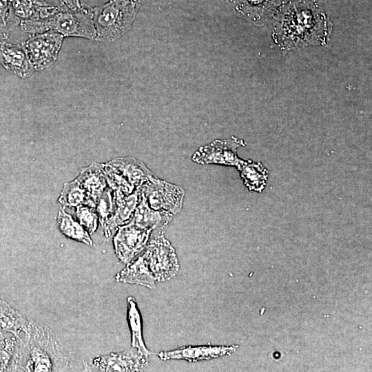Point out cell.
<instances>
[{
  "label": "cell",
  "mask_w": 372,
  "mask_h": 372,
  "mask_svg": "<svg viewBox=\"0 0 372 372\" xmlns=\"http://www.w3.org/2000/svg\"><path fill=\"white\" fill-rule=\"evenodd\" d=\"M272 38L283 51L327 44L333 23L318 1L287 0L272 17Z\"/></svg>",
  "instance_id": "cell-1"
},
{
  "label": "cell",
  "mask_w": 372,
  "mask_h": 372,
  "mask_svg": "<svg viewBox=\"0 0 372 372\" xmlns=\"http://www.w3.org/2000/svg\"><path fill=\"white\" fill-rule=\"evenodd\" d=\"M19 340L16 371L70 370V356L48 327L30 320L27 331L21 334Z\"/></svg>",
  "instance_id": "cell-2"
},
{
  "label": "cell",
  "mask_w": 372,
  "mask_h": 372,
  "mask_svg": "<svg viewBox=\"0 0 372 372\" xmlns=\"http://www.w3.org/2000/svg\"><path fill=\"white\" fill-rule=\"evenodd\" d=\"M91 8L86 4L82 10H72L59 6L58 10L50 17L21 21L19 25L24 32L31 34L54 30L64 37H77L96 40Z\"/></svg>",
  "instance_id": "cell-3"
},
{
  "label": "cell",
  "mask_w": 372,
  "mask_h": 372,
  "mask_svg": "<svg viewBox=\"0 0 372 372\" xmlns=\"http://www.w3.org/2000/svg\"><path fill=\"white\" fill-rule=\"evenodd\" d=\"M141 6V0H110L92 7L96 40L112 42L120 39L132 27Z\"/></svg>",
  "instance_id": "cell-4"
},
{
  "label": "cell",
  "mask_w": 372,
  "mask_h": 372,
  "mask_svg": "<svg viewBox=\"0 0 372 372\" xmlns=\"http://www.w3.org/2000/svg\"><path fill=\"white\" fill-rule=\"evenodd\" d=\"M184 195L181 187L154 176L141 187V196L152 209L172 216L180 210Z\"/></svg>",
  "instance_id": "cell-5"
},
{
  "label": "cell",
  "mask_w": 372,
  "mask_h": 372,
  "mask_svg": "<svg viewBox=\"0 0 372 372\" xmlns=\"http://www.w3.org/2000/svg\"><path fill=\"white\" fill-rule=\"evenodd\" d=\"M144 251L156 281H167L177 273L179 265L175 250L158 229Z\"/></svg>",
  "instance_id": "cell-6"
},
{
  "label": "cell",
  "mask_w": 372,
  "mask_h": 372,
  "mask_svg": "<svg viewBox=\"0 0 372 372\" xmlns=\"http://www.w3.org/2000/svg\"><path fill=\"white\" fill-rule=\"evenodd\" d=\"M64 37L54 30L34 34L22 45L34 70L50 67L56 60Z\"/></svg>",
  "instance_id": "cell-7"
},
{
  "label": "cell",
  "mask_w": 372,
  "mask_h": 372,
  "mask_svg": "<svg viewBox=\"0 0 372 372\" xmlns=\"http://www.w3.org/2000/svg\"><path fill=\"white\" fill-rule=\"evenodd\" d=\"M147 357L132 347L119 353L100 355L84 362L85 371H141L147 364Z\"/></svg>",
  "instance_id": "cell-8"
},
{
  "label": "cell",
  "mask_w": 372,
  "mask_h": 372,
  "mask_svg": "<svg viewBox=\"0 0 372 372\" xmlns=\"http://www.w3.org/2000/svg\"><path fill=\"white\" fill-rule=\"evenodd\" d=\"M243 140L234 136L216 140L200 147L192 156L193 161L199 164H219L237 167L241 159L237 155L238 148L245 146Z\"/></svg>",
  "instance_id": "cell-9"
},
{
  "label": "cell",
  "mask_w": 372,
  "mask_h": 372,
  "mask_svg": "<svg viewBox=\"0 0 372 372\" xmlns=\"http://www.w3.org/2000/svg\"><path fill=\"white\" fill-rule=\"evenodd\" d=\"M152 230L127 223L119 227L114 238L117 257L128 264L146 247Z\"/></svg>",
  "instance_id": "cell-10"
},
{
  "label": "cell",
  "mask_w": 372,
  "mask_h": 372,
  "mask_svg": "<svg viewBox=\"0 0 372 372\" xmlns=\"http://www.w3.org/2000/svg\"><path fill=\"white\" fill-rule=\"evenodd\" d=\"M58 8L45 0H11L6 27L10 30L21 21L47 18Z\"/></svg>",
  "instance_id": "cell-11"
},
{
  "label": "cell",
  "mask_w": 372,
  "mask_h": 372,
  "mask_svg": "<svg viewBox=\"0 0 372 372\" xmlns=\"http://www.w3.org/2000/svg\"><path fill=\"white\" fill-rule=\"evenodd\" d=\"M287 0H226L242 17L257 25L271 19L278 8Z\"/></svg>",
  "instance_id": "cell-12"
},
{
  "label": "cell",
  "mask_w": 372,
  "mask_h": 372,
  "mask_svg": "<svg viewBox=\"0 0 372 372\" xmlns=\"http://www.w3.org/2000/svg\"><path fill=\"white\" fill-rule=\"evenodd\" d=\"M238 348V345L225 346H188L170 351H161L158 355L162 360L171 359L185 360L189 362L217 358L230 355Z\"/></svg>",
  "instance_id": "cell-13"
},
{
  "label": "cell",
  "mask_w": 372,
  "mask_h": 372,
  "mask_svg": "<svg viewBox=\"0 0 372 372\" xmlns=\"http://www.w3.org/2000/svg\"><path fill=\"white\" fill-rule=\"evenodd\" d=\"M0 63L8 72L23 79L30 77L34 71L22 43L0 42Z\"/></svg>",
  "instance_id": "cell-14"
},
{
  "label": "cell",
  "mask_w": 372,
  "mask_h": 372,
  "mask_svg": "<svg viewBox=\"0 0 372 372\" xmlns=\"http://www.w3.org/2000/svg\"><path fill=\"white\" fill-rule=\"evenodd\" d=\"M115 280L116 282L136 284L149 289L156 287V280L150 271L145 251L117 273Z\"/></svg>",
  "instance_id": "cell-15"
},
{
  "label": "cell",
  "mask_w": 372,
  "mask_h": 372,
  "mask_svg": "<svg viewBox=\"0 0 372 372\" xmlns=\"http://www.w3.org/2000/svg\"><path fill=\"white\" fill-rule=\"evenodd\" d=\"M107 163L115 168L134 189L141 187L154 176L143 163L134 158H116Z\"/></svg>",
  "instance_id": "cell-16"
},
{
  "label": "cell",
  "mask_w": 372,
  "mask_h": 372,
  "mask_svg": "<svg viewBox=\"0 0 372 372\" xmlns=\"http://www.w3.org/2000/svg\"><path fill=\"white\" fill-rule=\"evenodd\" d=\"M104 165L93 163L83 168L76 178L95 205L104 190L107 187L104 174Z\"/></svg>",
  "instance_id": "cell-17"
},
{
  "label": "cell",
  "mask_w": 372,
  "mask_h": 372,
  "mask_svg": "<svg viewBox=\"0 0 372 372\" xmlns=\"http://www.w3.org/2000/svg\"><path fill=\"white\" fill-rule=\"evenodd\" d=\"M172 216L169 214L152 209L141 196L134 215L128 223L152 231L160 230L170 221Z\"/></svg>",
  "instance_id": "cell-18"
},
{
  "label": "cell",
  "mask_w": 372,
  "mask_h": 372,
  "mask_svg": "<svg viewBox=\"0 0 372 372\" xmlns=\"http://www.w3.org/2000/svg\"><path fill=\"white\" fill-rule=\"evenodd\" d=\"M244 184L250 191L261 192L266 186L268 171L261 163L242 161L236 167Z\"/></svg>",
  "instance_id": "cell-19"
},
{
  "label": "cell",
  "mask_w": 372,
  "mask_h": 372,
  "mask_svg": "<svg viewBox=\"0 0 372 372\" xmlns=\"http://www.w3.org/2000/svg\"><path fill=\"white\" fill-rule=\"evenodd\" d=\"M140 197L141 187L127 196L120 197L115 196L116 208L110 227L111 234L117 227L130 221L138 204Z\"/></svg>",
  "instance_id": "cell-20"
},
{
  "label": "cell",
  "mask_w": 372,
  "mask_h": 372,
  "mask_svg": "<svg viewBox=\"0 0 372 372\" xmlns=\"http://www.w3.org/2000/svg\"><path fill=\"white\" fill-rule=\"evenodd\" d=\"M29 322L25 316L0 300V333H11L19 338L27 331Z\"/></svg>",
  "instance_id": "cell-21"
},
{
  "label": "cell",
  "mask_w": 372,
  "mask_h": 372,
  "mask_svg": "<svg viewBox=\"0 0 372 372\" xmlns=\"http://www.w3.org/2000/svg\"><path fill=\"white\" fill-rule=\"evenodd\" d=\"M20 340L15 335L0 333V372L16 371Z\"/></svg>",
  "instance_id": "cell-22"
},
{
  "label": "cell",
  "mask_w": 372,
  "mask_h": 372,
  "mask_svg": "<svg viewBox=\"0 0 372 372\" xmlns=\"http://www.w3.org/2000/svg\"><path fill=\"white\" fill-rule=\"evenodd\" d=\"M59 202L65 207L74 208L81 205L96 207V205L76 178L64 184Z\"/></svg>",
  "instance_id": "cell-23"
},
{
  "label": "cell",
  "mask_w": 372,
  "mask_h": 372,
  "mask_svg": "<svg viewBox=\"0 0 372 372\" xmlns=\"http://www.w3.org/2000/svg\"><path fill=\"white\" fill-rule=\"evenodd\" d=\"M57 225L61 232L68 238L92 246L88 231L63 209L57 216Z\"/></svg>",
  "instance_id": "cell-24"
},
{
  "label": "cell",
  "mask_w": 372,
  "mask_h": 372,
  "mask_svg": "<svg viewBox=\"0 0 372 372\" xmlns=\"http://www.w3.org/2000/svg\"><path fill=\"white\" fill-rule=\"evenodd\" d=\"M127 320L132 332V347L136 348L148 356L152 353L145 347L142 335L141 320L133 297L127 298Z\"/></svg>",
  "instance_id": "cell-25"
},
{
  "label": "cell",
  "mask_w": 372,
  "mask_h": 372,
  "mask_svg": "<svg viewBox=\"0 0 372 372\" xmlns=\"http://www.w3.org/2000/svg\"><path fill=\"white\" fill-rule=\"evenodd\" d=\"M115 208L116 201L114 193L110 187H107L96 204V210L99 216V219L106 237H110L112 235L110 227Z\"/></svg>",
  "instance_id": "cell-26"
},
{
  "label": "cell",
  "mask_w": 372,
  "mask_h": 372,
  "mask_svg": "<svg viewBox=\"0 0 372 372\" xmlns=\"http://www.w3.org/2000/svg\"><path fill=\"white\" fill-rule=\"evenodd\" d=\"M104 174L107 184L113 190L116 197L127 196L136 189L108 163L104 165Z\"/></svg>",
  "instance_id": "cell-27"
},
{
  "label": "cell",
  "mask_w": 372,
  "mask_h": 372,
  "mask_svg": "<svg viewBox=\"0 0 372 372\" xmlns=\"http://www.w3.org/2000/svg\"><path fill=\"white\" fill-rule=\"evenodd\" d=\"M76 217L78 222L88 231L93 234L98 225L99 216L96 207L81 205L76 207Z\"/></svg>",
  "instance_id": "cell-28"
},
{
  "label": "cell",
  "mask_w": 372,
  "mask_h": 372,
  "mask_svg": "<svg viewBox=\"0 0 372 372\" xmlns=\"http://www.w3.org/2000/svg\"><path fill=\"white\" fill-rule=\"evenodd\" d=\"M60 6L72 10H82L86 3L83 0H59Z\"/></svg>",
  "instance_id": "cell-29"
},
{
  "label": "cell",
  "mask_w": 372,
  "mask_h": 372,
  "mask_svg": "<svg viewBox=\"0 0 372 372\" xmlns=\"http://www.w3.org/2000/svg\"><path fill=\"white\" fill-rule=\"evenodd\" d=\"M10 1L11 0H0V19L6 27L9 12Z\"/></svg>",
  "instance_id": "cell-30"
},
{
  "label": "cell",
  "mask_w": 372,
  "mask_h": 372,
  "mask_svg": "<svg viewBox=\"0 0 372 372\" xmlns=\"http://www.w3.org/2000/svg\"><path fill=\"white\" fill-rule=\"evenodd\" d=\"M8 30L0 19V42L7 41L9 37Z\"/></svg>",
  "instance_id": "cell-31"
},
{
  "label": "cell",
  "mask_w": 372,
  "mask_h": 372,
  "mask_svg": "<svg viewBox=\"0 0 372 372\" xmlns=\"http://www.w3.org/2000/svg\"><path fill=\"white\" fill-rule=\"evenodd\" d=\"M313 1H318V0H313Z\"/></svg>",
  "instance_id": "cell-32"
}]
</instances>
